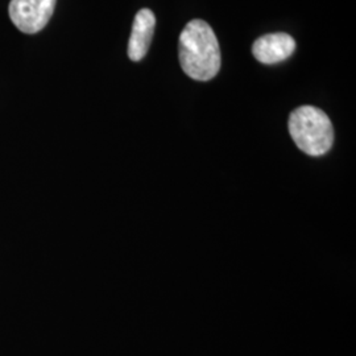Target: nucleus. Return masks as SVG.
<instances>
[{
	"mask_svg": "<svg viewBox=\"0 0 356 356\" xmlns=\"http://www.w3.org/2000/svg\"><path fill=\"white\" fill-rule=\"evenodd\" d=\"M222 64L220 47L213 28L204 20L189 22L179 36V65L195 81H210Z\"/></svg>",
	"mask_w": 356,
	"mask_h": 356,
	"instance_id": "nucleus-1",
	"label": "nucleus"
},
{
	"mask_svg": "<svg viewBox=\"0 0 356 356\" xmlns=\"http://www.w3.org/2000/svg\"><path fill=\"white\" fill-rule=\"evenodd\" d=\"M289 132L293 141L302 152L318 157L329 152L334 143L330 118L321 108L302 106L289 118Z\"/></svg>",
	"mask_w": 356,
	"mask_h": 356,
	"instance_id": "nucleus-2",
	"label": "nucleus"
},
{
	"mask_svg": "<svg viewBox=\"0 0 356 356\" xmlns=\"http://www.w3.org/2000/svg\"><path fill=\"white\" fill-rule=\"evenodd\" d=\"M57 0H11L8 15L15 26L26 35H35L49 23Z\"/></svg>",
	"mask_w": 356,
	"mask_h": 356,
	"instance_id": "nucleus-3",
	"label": "nucleus"
},
{
	"mask_svg": "<svg viewBox=\"0 0 356 356\" xmlns=\"http://www.w3.org/2000/svg\"><path fill=\"white\" fill-rule=\"evenodd\" d=\"M296 51V41L288 33H269L257 38L252 45V54L261 64H279L289 58Z\"/></svg>",
	"mask_w": 356,
	"mask_h": 356,
	"instance_id": "nucleus-4",
	"label": "nucleus"
},
{
	"mask_svg": "<svg viewBox=\"0 0 356 356\" xmlns=\"http://www.w3.org/2000/svg\"><path fill=\"white\" fill-rule=\"evenodd\" d=\"M154 26L156 17L151 10L143 8L136 13L128 41V57L131 61L139 63L145 57L152 42Z\"/></svg>",
	"mask_w": 356,
	"mask_h": 356,
	"instance_id": "nucleus-5",
	"label": "nucleus"
}]
</instances>
